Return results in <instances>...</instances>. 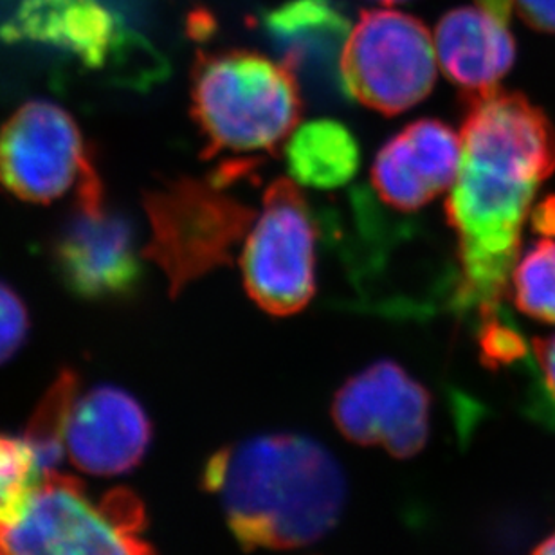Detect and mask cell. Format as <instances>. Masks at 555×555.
Segmentation results:
<instances>
[{
    "label": "cell",
    "instance_id": "1",
    "mask_svg": "<svg viewBox=\"0 0 555 555\" xmlns=\"http://www.w3.org/2000/svg\"><path fill=\"white\" fill-rule=\"evenodd\" d=\"M201 480L247 552L312 545L336 529L347 503L336 456L294 433L257 435L215 451Z\"/></svg>",
    "mask_w": 555,
    "mask_h": 555
},
{
    "label": "cell",
    "instance_id": "2",
    "mask_svg": "<svg viewBox=\"0 0 555 555\" xmlns=\"http://www.w3.org/2000/svg\"><path fill=\"white\" fill-rule=\"evenodd\" d=\"M343 204L326 206L315 220L347 269L359 305L390 318H424L448 305L406 274L408 268L459 269L443 253L410 262V255L433 244L426 231L412 220L391 217L364 188H356Z\"/></svg>",
    "mask_w": 555,
    "mask_h": 555
},
{
    "label": "cell",
    "instance_id": "3",
    "mask_svg": "<svg viewBox=\"0 0 555 555\" xmlns=\"http://www.w3.org/2000/svg\"><path fill=\"white\" fill-rule=\"evenodd\" d=\"M299 89L285 65L262 54H198L192 75V118L204 138V157L274 154L301 118Z\"/></svg>",
    "mask_w": 555,
    "mask_h": 555
},
{
    "label": "cell",
    "instance_id": "4",
    "mask_svg": "<svg viewBox=\"0 0 555 555\" xmlns=\"http://www.w3.org/2000/svg\"><path fill=\"white\" fill-rule=\"evenodd\" d=\"M235 184L219 173L177 177L144 193L152 233L143 257L168 278L171 296L235 260L257 220V209L231 190Z\"/></svg>",
    "mask_w": 555,
    "mask_h": 555
},
{
    "label": "cell",
    "instance_id": "5",
    "mask_svg": "<svg viewBox=\"0 0 555 555\" xmlns=\"http://www.w3.org/2000/svg\"><path fill=\"white\" fill-rule=\"evenodd\" d=\"M144 527L134 492L114 489L94 502L78 478L51 470L21 518L0 529V555H155Z\"/></svg>",
    "mask_w": 555,
    "mask_h": 555
},
{
    "label": "cell",
    "instance_id": "6",
    "mask_svg": "<svg viewBox=\"0 0 555 555\" xmlns=\"http://www.w3.org/2000/svg\"><path fill=\"white\" fill-rule=\"evenodd\" d=\"M0 184L24 203L51 204L75 190L78 208L105 206L102 177L65 108L31 100L0 129Z\"/></svg>",
    "mask_w": 555,
    "mask_h": 555
},
{
    "label": "cell",
    "instance_id": "7",
    "mask_svg": "<svg viewBox=\"0 0 555 555\" xmlns=\"http://www.w3.org/2000/svg\"><path fill=\"white\" fill-rule=\"evenodd\" d=\"M341 75L348 98L385 116L404 113L437 80L431 35L399 11H366L348 37Z\"/></svg>",
    "mask_w": 555,
    "mask_h": 555
},
{
    "label": "cell",
    "instance_id": "8",
    "mask_svg": "<svg viewBox=\"0 0 555 555\" xmlns=\"http://www.w3.org/2000/svg\"><path fill=\"white\" fill-rule=\"evenodd\" d=\"M309 204L288 179L263 192L262 215L247 233L241 257L249 298L268 314L293 315L315 294V233Z\"/></svg>",
    "mask_w": 555,
    "mask_h": 555
},
{
    "label": "cell",
    "instance_id": "9",
    "mask_svg": "<svg viewBox=\"0 0 555 555\" xmlns=\"http://www.w3.org/2000/svg\"><path fill=\"white\" fill-rule=\"evenodd\" d=\"M431 412L426 386L393 361H377L352 375L332 402L343 437L386 449L396 459L421 453L431 435Z\"/></svg>",
    "mask_w": 555,
    "mask_h": 555
},
{
    "label": "cell",
    "instance_id": "10",
    "mask_svg": "<svg viewBox=\"0 0 555 555\" xmlns=\"http://www.w3.org/2000/svg\"><path fill=\"white\" fill-rule=\"evenodd\" d=\"M53 262L67 291L91 301L127 298L143 276L134 225L107 206L76 208L54 238Z\"/></svg>",
    "mask_w": 555,
    "mask_h": 555
},
{
    "label": "cell",
    "instance_id": "11",
    "mask_svg": "<svg viewBox=\"0 0 555 555\" xmlns=\"http://www.w3.org/2000/svg\"><path fill=\"white\" fill-rule=\"evenodd\" d=\"M5 42L53 49L89 69H105L149 46L103 0H22L0 29Z\"/></svg>",
    "mask_w": 555,
    "mask_h": 555
},
{
    "label": "cell",
    "instance_id": "12",
    "mask_svg": "<svg viewBox=\"0 0 555 555\" xmlns=\"http://www.w3.org/2000/svg\"><path fill=\"white\" fill-rule=\"evenodd\" d=\"M280 64L325 102L348 98L341 60L352 24L336 0H287L262 16Z\"/></svg>",
    "mask_w": 555,
    "mask_h": 555
},
{
    "label": "cell",
    "instance_id": "13",
    "mask_svg": "<svg viewBox=\"0 0 555 555\" xmlns=\"http://www.w3.org/2000/svg\"><path fill=\"white\" fill-rule=\"evenodd\" d=\"M152 422L135 397L102 385L76 399L65 429V453L87 475L118 476L149 453Z\"/></svg>",
    "mask_w": 555,
    "mask_h": 555
},
{
    "label": "cell",
    "instance_id": "14",
    "mask_svg": "<svg viewBox=\"0 0 555 555\" xmlns=\"http://www.w3.org/2000/svg\"><path fill=\"white\" fill-rule=\"evenodd\" d=\"M460 163V135L440 119H418L383 144L372 166V182L383 203L415 211L453 186Z\"/></svg>",
    "mask_w": 555,
    "mask_h": 555
},
{
    "label": "cell",
    "instance_id": "15",
    "mask_svg": "<svg viewBox=\"0 0 555 555\" xmlns=\"http://www.w3.org/2000/svg\"><path fill=\"white\" fill-rule=\"evenodd\" d=\"M438 62L443 75L467 94L496 89L516 59L507 22L486 8H459L437 27Z\"/></svg>",
    "mask_w": 555,
    "mask_h": 555
},
{
    "label": "cell",
    "instance_id": "16",
    "mask_svg": "<svg viewBox=\"0 0 555 555\" xmlns=\"http://www.w3.org/2000/svg\"><path fill=\"white\" fill-rule=\"evenodd\" d=\"M288 173L304 186L337 190L358 173L359 144L350 129L334 119L301 125L285 141Z\"/></svg>",
    "mask_w": 555,
    "mask_h": 555
},
{
    "label": "cell",
    "instance_id": "17",
    "mask_svg": "<svg viewBox=\"0 0 555 555\" xmlns=\"http://www.w3.org/2000/svg\"><path fill=\"white\" fill-rule=\"evenodd\" d=\"M80 380L70 370H62L38 402L27 426V442L37 453L43 473L56 470L65 454V429L76 399L80 396Z\"/></svg>",
    "mask_w": 555,
    "mask_h": 555
},
{
    "label": "cell",
    "instance_id": "18",
    "mask_svg": "<svg viewBox=\"0 0 555 555\" xmlns=\"http://www.w3.org/2000/svg\"><path fill=\"white\" fill-rule=\"evenodd\" d=\"M46 478L26 437L0 433V529L21 518Z\"/></svg>",
    "mask_w": 555,
    "mask_h": 555
},
{
    "label": "cell",
    "instance_id": "19",
    "mask_svg": "<svg viewBox=\"0 0 555 555\" xmlns=\"http://www.w3.org/2000/svg\"><path fill=\"white\" fill-rule=\"evenodd\" d=\"M513 298L525 315L555 325V241L535 242L516 262Z\"/></svg>",
    "mask_w": 555,
    "mask_h": 555
},
{
    "label": "cell",
    "instance_id": "20",
    "mask_svg": "<svg viewBox=\"0 0 555 555\" xmlns=\"http://www.w3.org/2000/svg\"><path fill=\"white\" fill-rule=\"evenodd\" d=\"M478 348L481 363L491 370L511 369L513 364L534 361L532 347L527 345L524 332L503 307L480 314Z\"/></svg>",
    "mask_w": 555,
    "mask_h": 555
},
{
    "label": "cell",
    "instance_id": "21",
    "mask_svg": "<svg viewBox=\"0 0 555 555\" xmlns=\"http://www.w3.org/2000/svg\"><path fill=\"white\" fill-rule=\"evenodd\" d=\"M29 334V314L21 296L0 280V364L8 363Z\"/></svg>",
    "mask_w": 555,
    "mask_h": 555
},
{
    "label": "cell",
    "instance_id": "22",
    "mask_svg": "<svg viewBox=\"0 0 555 555\" xmlns=\"http://www.w3.org/2000/svg\"><path fill=\"white\" fill-rule=\"evenodd\" d=\"M534 383L530 388V412L535 416L555 412V336L532 341Z\"/></svg>",
    "mask_w": 555,
    "mask_h": 555
},
{
    "label": "cell",
    "instance_id": "23",
    "mask_svg": "<svg viewBox=\"0 0 555 555\" xmlns=\"http://www.w3.org/2000/svg\"><path fill=\"white\" fill-rule=\"evenodd\" d=\"M519 15L538 31L555 33V0H513Z\"/></svg>",
    "mask_w": 555,
    "mask_h": 555
},
{
    "label": "cell",
    "instance_id": "24",
    "mask_svg": "<svg viewBox=\"0 0 555 555\" xmlns=\"http://www.w3.org/2000/svg\"><path fill=\"white\" fill-rule=\"evenodd\" d=\"M530 220L535 233L555 236V195H548L530 209Z\"/></svg>",
    "mask_w": 555,
    "mask_h": 555
},
{
    "label": "cell",
    "instance_id": "25",
    "mask_svg": "<svg viewBox=\"0 0 555 555\" xmlns=\"http://www.w3.org/2000/svg\"><path fill=\"white\" fill-rule=\"evenodd\" d=\"M480 4L487 11H491L492 15L498 16L500 21L508 22L513 0H480Z\"/></svg>",
    "mask_w": 555,
    "mask_h": 555
},
{
    "label": "cell",
    "instance_id": "26",
    "mask_svg": "<svg viewBox=\"0 0 555 555\" xmlns=\"http://www.w3.org/2000/svg\"><path fill=\"white\" fill-rule=\"evenodd\" d=\"M532 555H555V534H552L551 538H546V540L532 552Z\"/></svg>",
    "mask_w": 555,
    "mask_h": 555
},
{
    "label": "cell",
    "instance_id": "27",
    "mask_svg": "<svg viewBox=\"0 0 555 555\" xmlns=\"http://www.w3.org/2000/svg\"><path fill=\"white\" fill-rule=\"evenodd\" d=\"M380 2H385V4H393V2H404V0H380Z\"/></svg>",
    "mask_w": 555,
    "mask_h": 555
}]
</instances>
